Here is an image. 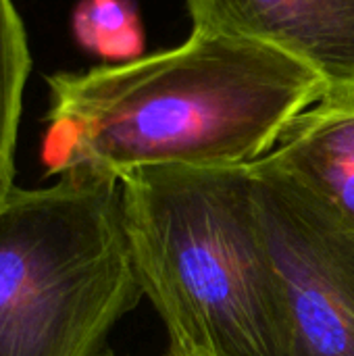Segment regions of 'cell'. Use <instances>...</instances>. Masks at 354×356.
Listing matches in <instances>:
<instances>
[{"label": "cell", "mask_w": 354, "mask_h": 356, "mask_svg": "<svg viewBox=\"0 0 354 356\" xmlns=\"http://www.w3.org/2000/svg\"><path fill=\"white\" fill-rule=\"evenodd\" d=\"M46 86V171L117 181L150 167L250 165L325 98L294 58L204 29L134 60L52 73Z\"/></svg>", "instance_id": "cell-1"}, {"label": "cell", "mask_w": 354, "mask_h": 356, "mask_svg": "<svg viewBox=\"0 0 354 356\" xmlns=\"http://www.w3.org/2000/svg\"><path fill=\"white\" fill-rule=\"evenodd\" d=\"M123 227L165 356H296L255 202L252 163L150 167L121 179Z\"/></svg>", "instance_id": "cell-2"}, {"label": "cell", "mask_w": 354, "mask_h": 356, "mask_svg": "<svg viewBox=\"0 0 354 356\" xmlns=\"http://www.w3.org/2000/svg\"><path fill=\"white\" fill-rule=\"evenodd\" d=\"M140 296L121 181L73 171L0 196V356H98Z\"/></svg>", "instance_id": "cell-3"}, {"label": "cell", "mask_w": 354, "mask_h": 356, "mask_svg": "<svg viewBox=\"0 0 354 356\" xmlns=\"http://www.w3.org/2000/svg\"><path fill=\"white\" fill-rule=\"evenodd\" d=\"M252 175L296 356H354V232L265 156L252 163Z\"/></svg>", "instance_id": "cell-4"}, {"label": "cell", "mask_w": 354, "mask_h": 356, "mask_svg": "<svg viewBox=\"0 0 354 356\" xmlns=\"http://www.w3.org/2000/svg\"><path fill=\"white\" fill-rule=\"evenodd\" d=\"M192 29L242 38L311 69L323 100H354V0H184Z\"/></svg>", "instance_id": "cell-5"}, {"label": "cell", "mask_w": 354, "mask_h": 356, "mask_svg": "<svg viewBox=\"0 0 354 356\" xmlns=\"http://www.w3.org/2000/svg\"><path fill=\"white\" fill-rule=\"evenodd\" d=\"M265 159L354 232V100H321L307 108Z\"/></svg>", "instance_id": "cell-6"}, {"label": "cell", "mask_w": 354, "mask_h": 356, "mask_svg": "<svg viewBox=\"0 0 354 356\" xmlns=\"http://www.w3.org/2000/svg\"><path fill=\"white\" fill-rule=\"evenodd\" d=\"M31 71L27 31L13 0H0V196L15 186V148Z\"/></svg>", "instance_id": "cell-7"}, {"label": "cell", "mask_w": 354, "mask_h": 356, "mask_svg": "<svg viewBox=\"0 0 354 356\" xmlns=\"http://www.w3.org/2000/svg\"><path fill=\"white\" fill-rule=\"evenodd\" d=\"M71 33L83 52L102 60L144 56L146 33L134 0H79L71 13Z\"/></svg>", "instance_id": "cell-8"}]
</instances>
